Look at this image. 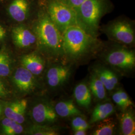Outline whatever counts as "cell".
Here are the masks:
<instances>
[{
    "mask_svg": "<svg viewBox=\"0 0 135 135\" xmlns=\"http://www.w3.org/2000/svg\"><path fill=\"white\" fill-rule=\"evenodd\" d=\"M30 24L36 37V50L46 58L49 63L61 61L65 63L63 34L39 4L37 13Z\"/></svg>",
    "mask_w": 135,
    "mask_h": 135,
    "instance_id": "1",
    "label": "cell"
},
{
    "mask_svg": "<svg viewBox=\"0 0 135 135\" xmlns=\"http://www.w3.org/2000/svg\"><path fill=\"white\" fill-rule=\"evenodd\" d=\"M63 40L64 62L72 65L85 63L97 56L104 44L98 38L88 34L77 25L66 29L63 33Z\"/></svg>",
    "mask_w": 135,
    "mask_h": 135,
    "instance_id": "2",
    "label": "cell"
},
{
    "mask_svg": "<svg viewBox=\"0 0 135 135\" xmlns=\"http://www.w3.org/2000/svg\"><path fill=\"white\" fill-rule=\"evenodd\" d=\"M114 9L111 0H86L75 11L76 25L98 38L102 19Z\"/></svg>",
    "mask_w": 135,
    "mask_h": 135,
    "instance_id": "3",
    "label": "cell"
},
{
    "mask_svg": "<svg viewBox=\"0 0 135 135\" xmlns=\"http://www.w3.org/2000/svg\"><path fill=\"white\" fill-rule=\"evenodd\" d=\"M102 61L116 72L126 75L135 67V52L133 48L109 41L104 43L98 54Z\"/></svg>",
    "mask_w": 135,
    "mask_h": 135,
    "instance_id": "4",
    "label": "cell"
},
{
    "mask_svg": "<svg viewBox=\"0 0 135 135\" xmlns=\"http://www.w3.org/2000/svg\"><path fill=\"white\" fill-rule=\"evenodd\" d=\"M7 79L16 98H28L45 93L42 81L20 65Z\"/></svg>",
    "mask_w": 135,
    "mask_h": 135,
    "instance_id": "5",
    "label": "cell"
},
{
    "mask_svg": "<svg viewBox=\"0 0 135 135\" xmlns=\"http://www.w3.org/2000/svg\"><path fill=\"white\" fill-rule=\"evenodd\" d=\"M100 32L109 41L130 48L135 46V21L126 16H120L100 26Z\"/></svg>",
    "mask_w": 135,
    "mask_h": 135,
    "instance_id": "6",
    "label": "cell"
},
{
    "mask_svg": "<svg viewBox=\"0 0 135 135\" xmlns=\"http://www.w3.org/2000/svg\"><path fill=\"white\" fill-rule=\"evenodd\" d=\"M27 115L31 124L36 125H54L59 117L46 93L28 98Z\"/></svg>",
    "mask_w": 135,
    "mask_h": 135,
    "instance_id": "7",
    "label": "cell"
},
{
    "mask_svg": "<svg viewBox=\"0 0 135 135\" xmlns=\"http://www.w3.org/2000/svg\"><path fill=\"white\" fill-rule=\"evenodd\" d=\"M50 19L62 33L69 27L76 25L74 9L59 0H38Z\"/></svg>",
    "mask_w": 135,
    "mask_h": 135,
    "instance_id": "8",
    "label": "cell"
},
{
    "mask_svg": "<svg viewBox=\"0 0 135 135\" xmlns=\"http://www.w3.org/2000/svg\"><path fill=\"white\" fill-rule=\"evenodd\" d=\"M10 43L18 56L36 50V37L30 23L18 24L11 26Z\"/></svg>",
    "mask_w": 135,
    "mask_h": 135,
    "instance_id": "9",
    "label": "cell"
},
{
    "mask_svg": "<svg viewBox=\"0 0 135 135\" xmlns=\"http://www.w3.org/2000/svg\"><path fill=\"white\" fill-rule=\"evenodd\" d=\"M72 65L67 63H48L42 82L45 93L53 91L63 87L72 74Z\"/></svg>",
    "mask_w": 135,
    "mask_h": 135,
    "instance_id": "10",
    "label": "cell"
},
{
    "mask_svg": "<svg viewBox=\"0 0 135 135\" xmlns=\"http://www.w3.org/2000/svg\"><path fill=\"white\" fill-rule=\"evenodd\" d=\"M35 0H13L7 8L8 14L15 25L30 23L38 9H35Z\"/></svg>",
    "mask_w": 135,
    "mask_h": 135,
    "instance_id": "11",
    "label": "cell"
},
{
    "mask_svg": "<svg viewBox=\"0 0 135 135\" xmlns=\"http://www.w3.org/2000/svg\"><path fill=\"white\" fill-rule=\"evenodd\" d=\"M18 64L42 81L48 61L37 50L18 56Z\"/></svg>",
    "mask_w": 135,
    "mask_h": 135,
    "instance_id": "12",
    "label": "cell"
},
{
    "mask_svg": "<svg viewBox=\"0 0 135 135\" xmlns=\"http://www.w3.org/2000/svg\"><path fill=\"white\" fill-rule=\"evenodd\" d=\"M28 98H15L5 101L4 116L26 127L30 125L27 115Z\"/></svg>",
    "mask_w": 135,
    "mask_h": 135,
    "instance_id": "13",
    "label": "cell"
},
{
    "mask_svg": "<svg viewBox=\"0 0 135 135\" xmlns=\"http://www.w3.org/2000/svg\"><path fill=\"white\" fill-rule=\"evenodd\" d=\"M18 65V55L10 44L0 46V77L8 79Z\"/></svg>",
    "mask_w": 135,
    "mask_h": 135,
    "instance_id": "14",
    "label": "cell"
},
{
    "mask_svg": "<svg viewBox=\"0 0 135 135\" xmlns=\"http://www.w3.org/2000/svg\"><path fill=\"white\" fill-rule=\"evenodd\" d=\"M92 72L103 83L107 91H113L119 86V79L117 73L108 66L97 64L93 66Z\"/></svg>",
    "mask_w": 135,
    "mask_h": 135,
    "instance_id": "15",
    "label": "cell"
},
{
    "mask_svg": "<svg viewBox=\"0 0 135 135\" xmlns=\"http://www.w3.org/2000/svg\"><path fill=\"white\" fill-rule=\"evenodd\" d=\"M74 98L78 106L85 109H89L92 103V94L88 84L80 82L74 90Z\"/></svg>",
    "mask_w": 135,
    "mask_h": 135,
    "instance_id": "16",
    "label": "cell"
},
{
    "mask_svg": "<svg viewBox=\"0 0 135 135\" xmlns=\"http://www.w3.org/2000/svg\"><path fill=\"white\" fill-rule=\"evenodd\" d=\"M121 135H135V118L134 112L128 109L122 111L118 115Z\"/></svg>",
    "mask_w": 135,
    "mask_h": 135,
    "instance_id": "17",
    "label": "cell"
},
{
    "mask_svg": "<svg viewBox=\"0 0 135 135\" xmlns=\"http://www.w3.org/2000/svg\"><path fill=\"white\" fill-rule=\"evenodd\" d=\"M115 107L110 102H104L97 105L92 112L89 121L90 125L111 116L115 112Z\"/></svg>",
    "mask_w": 135,
    "mask_h": 135,
    "instance_id": "18",
    "label": "cell"
},
{
    "mask_svg": "<svg viewBox=\"0 0 135 135\" xmlns=\"http://www.w3.org/2000/svg\"><path fill=\"white\" fill-rule=\"evenodd\" d=\"M26 127L3 116L0 118V135H25Z\"/></svg>",
    "mask_w": 135,
    "mask_h": 135,
    "instance_id": "19",
    "label": "cell"
},
{
    "mask_svg": "<svg viewBox=\"0 0 135 135\" xmlns=\"http://www.w3.org/2000/svg\"><path fill=\"white\" fill-rule=\"evenodd\" d=\"M54 108L59 117L66 118L83 115L82 112L78 109L72 100L59 102L54 105Z\"/></svg>",
    "mask_w": 135,
    "mask_h": 135,
    "instance_id": "20",
    "label": "cell"
},
{
    "mask_svg": "<svg viewBox=\"0 0 135 135\" xmlns=\"http://www.w3.org/2000/svg\"><path fill=\"white\" fill-rule=\"evenodd\" d=\"M91 135H112L115 134L117 122L111 116L97 122Z\"/></svg>",
    "mask_w": 135,
    "mask_h": 135,
    "instance_id": "21",
    "label": "cell"
},
{
    "mask_svg": "<svg viewBox=\"0 0 135 135\" xmlns=\"http://www.w3.org/2000/svg\"><path fill=\"white\" fill-rule=\"evenodd\" d=\"M88 85L92 95L95 99L99 101L106 100V89L103 83L94 73H92Z\"/></svg>",
    "mask_w": 135,
    "mask_h": 135,
    "instance_id": "22",
    "label": "cell"
},
{
    "mask_svg": "<svg viewBox=\"0 0 135 135\" xmlns=\"http://www.w3.org/2000/svg\"><path fill=\"white\" fill-rule=\"evenodd\" d=\"M59 130L55 125L30 124L26 127L25 135H60Z\"/></svg>",
    "mask_w": 135,
    "mask_h": 135,
    "instance_id": "23",
    "label": "cell"
},
{
    "mask_svg": "<svg viewBox=\"0 0 135 135\" xmlns=\"http://www.w3.org/2000/svg\"><path fill=\"white\" fill-rule=\"evenodd\" d=\"M113 102L122 111L130 109L134 105L132 101L126 92L122 89L117 90L112 96Z\"/></svg>",
    "mask_w": 135,
    "mask_h": 135,
    "instance_id": "24",
    "label": "cell"
},
{
    "mask_svg": "<svg viewBox=\"0 0 135 135\" xmlns=\"http://www.w3.org/2000/svg\"><path fill=\"white\" fill-rule=\"evenodd\" d=\"M15 98L7 79L0 77V99L7 101Z\"/></svg>",
    "mask_w": 135,
    "mask_h": 135,
    "instance_id": "25",
    "label": "cell"
},
{
    "mask_svg": "<svg viewBox=\"0 0 135 135\" xmlns=\"http://www.w3.org/2000/svg\"><path fill=\"white\" fill-rule=\"evenodd\" d=\"M71 126L73 132L79 130L87 131L91 128V125L83 117V115L73 117Z\"/></svg>",
    "mask_w": 135,
    "mask_h": 135,
    "instance_id": "26",
    "label": "cell"
},
{
    "mask_svg": "<svg viewBox=\"0 0 135 135\" xmlns=\"http://www.w3.org/2000/svg\"><path fill=\"white\" fill-rule=\"evenodd\" d=\"M10 28L0 23V46L10 44Z\"/></svg>",
    "mask_w": 135,
    "mask_h": 135,
    "instance_id": "27",
    "label": "cell"
},
{
    "mask_svg": "<svg viewBox=\"0 0 135 135\" xmlns=\"http://www.w3.org/2000/svg\"><path fill=\"white\" fill-rule=\"evenodd\" d=\"M65 4L75 10L86 0H59Z\"/></svg>",
    "mask_w": 135,
    "mask_h": 135,
    "instance_id": "28",
    "label": "cell"
},
{
    "mask_svg": "<svg viewBox=\"0 0 135 135\" xmlns=\"http://www.w3.org/2000/svg\"><path fill=\"white\" fill-rule=\"evenodd\" d=\"M4 100L0 99V118L4 116Z\"/></svg>",
    "mask_w": 135,
    "mask_h": 135,
    "instance_id": "29",
    "label": "cell"
},
{
    "mask_svg": "<svg viewBox=\"0 0 135 135\" xmlns=\"http://www.w3.org/2000/svg\"><path fill=\"white\" fill-rule=\"evenodd\" d=\"M86 134H87V131L79 130L74 131V135H85Z\"/></svg>",
    "mask_w": 135,
    "mask_h": 135,
    "instance_id": "30",
    "label": "cell"
}]
</instances>
